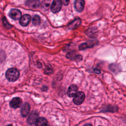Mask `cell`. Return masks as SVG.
Listing matches in <instances>:
<instances>
[{"instance_id": "cell-26", "label": "cell", "mask_w": 126, "mask_h": 126, "mask_svg": "<svg viewBox=\"0 0 126 126\" xmlns=\"http://www.w3.org/2000/svg\"><path fill=\"white\" fill-rule=\"evenodd\" d=\"M12 126V125H7V126Z\"/></svg>"}, {"instance_id": "cell-5", "label": "cell", "mask_w": 126, "mask_h": 126, "mask_svg": "<svg viewBox=\"0 0 126 126\" xmlns=\"http://www.w3.org/2000/svg\"><path fill=\"white\" fill-rule=\"evenodd\" d=\"M62 2L59 0H55L52 2L51 6V10L53 13L59 12L62 7Z\"/></svg>"}, {"instance_id": "cell-12", "label": "cell", "mask_w": 126, "mask_h": 126, "mask_svg": "<svg viewBox=\"0 0 126 126\" xmlns=\"http://www.w3.org/2000/svg\"><path fill=\"white\" fill-rule=\"evenodd\" d=\"M66 58L70 60H74L78 61H81L82 59V56L80 55H76L74 51H71L68 53L66 54Z\"/></svg>"}, {"instance_id": "cell-11", "label": "cell", "mask_w": 126, "mask_h": 126, "mask_svg": "<svg viewBox=\"0 0 126 126\" xmlns=\"http://www.w3.org/2000/svg\"><path fill=\"white\" fill-rule=\"evenodd\" d=\"M78 90V87L76 85H70L67 91V94L69 97H73L75 95L77 94V92Z\"/></svg>"}, {"instance_id": "cell-18", "label": "cell", "mask_w": 126, "mask_h": 126, "mask_svg": "<svg viewBox=\"0 0 126 126\" xmlns=\"http://www.w3.org/2000/svg\"><path fill=\"white\" fill-rule=\"evenodd\" d=\"M50 6V1L44 0L42 2L41 4V8L43 10L46 11L49 9Z\"/></svg>"}, {"instance_id": "cell-15", "label": "cell", "mask_w": 126, "mask_h": 126, "mask_svg": "<svg viewBox=\"0 0 126 126\" xmlns=\"http://www.w3.org/2000/svg\"><path fill=\"white\" fill-rule=\"evenodd\" d=\"M35 126H48V122L43 117L38 118L35 123Z\"/></svg>"}, {"instance_id": "cell-1", "label": "cell", "mask_w": 126, "mask_h": 126, "mask_svg": "<svg viewBox=\"0 0 126 126\" xmlns=\"http://www.w3.org/2000/svg\"><path fill=\"white\" fill-rule=\"evenodd\" d=\"M19 72L15 68L12 67L8 69L5 73L6 79L10 82L15 81L19 77Z\"/></svg>"}, {"instance_id": "cell-17", "label": "cell", "mask_w": 126, "mask_h": 126, "mask_svg": "<svg viewBox=\"0 0 126 126\" xmlns=\"http://www.w3.org/2000/svg\"><path fill=\"white\" fill-rule=\"evenodd\" d=\"M109 69L114 73H117L121 70V68L116 63L110 64L109 65Z\"/></svg>"}, {"instance_id": "cell-4", "label": "cell", "mask_w": 126, "mask_h": 126, "mask_svg": "<svg viewBox=\"0 0 126 126\" xmlns=\"http://www.w3.org/2000/svg\"><path fill=\"white\" fill-rule=\"evenodd\" d=\"M85 33L90 38H95L97 36L98 29L96 27H90L85 31Z\"/></svg>"}, {"instance_id": "cell-9", "label": "cell", "mask_w": 126, "mask_h": 126, "mask_svg": "<svg viewBox=\"0 0 126 126\" xmlns=\"http://www.w3.org/2000/svg\"><path fill=\"white\" fill-rule=\"evenodd\" d=\"M9 15L12 19L14 20H18L21 17V12L18 9H12L10 11Z\"/></svg>"}, {"instance_id": "cell-3", "label": "cell", "mask_w": 126, "mask_h": 126, "mask_svg": "<svg viewBox=\"0 0 126 126\" xmlns=\"http://www.w3.org/2000/svg\"><path fill=\"white\" fill-rule=\"evenodd\" d=\"M85 95L82 92H78L74 96L73 101L77 105H79L82 103L85 99Z\"/></svg>"}, {"instance_id": "cell-8", "label": "cell", "mask_w": 126, "mask_h": 126, "mask_svg": "<svg viewBox=\"0 0 126 126\" xmlns=\"http://www.w3.org/2000/svg\"><path fill=\"white\" fill-rule=\"evenodd\" d=\"M81 19L77 17L68 24V28L70 30H74V29H77L80 26V25H81Z\"/></svg>"}, {"instance_id": "cell-2", "label": "cell", "mask_w": 126, "mask_h": 126, "mask_svg": "<svg viewBox=\"0 0 126 126\" xmlns=\"http://www.w3.org/2000/svg\"><path fill=\"white\" fill-rule=\"evenodd\" d=\"M98 42V41L97 40H90L89 41H87L86 42H85L80 44L79 46V49L80 50H85L87 48H93L95 45L97 44Z\"/></svg>"}, {"instance_id": "cell-23", "label": "cell", "mask_w": 126, "mask_h": 126, "mask_svg": "<svg viewBox=\"0 0 126 126\" xmlns=\"http://www.w3.org/2000/svg\"><path fill=\"white\" fill-rule=\"evenodd\" d=\"M62 2H63V4H64L65 5H67L69 3V1L68 0H63Z\"/></svg>"}, {"instance_id": "cell-6", "label": "cell", "mask_w": 126, "mask_h": 126, "mask_svg": "<svg viewBox=\"0 0 126 126\" xmlns=\"http://www.w3.org/2000/svg\"><path fill=\"white\" fill-rule=\"evenodd\" d=\"M22 103V100L20 97H14L10 102L9 105L11 107L13 108H17L20 107Z\"/></svg>"}, {"instance_id": "cell-14", "label": "cell", "mask_w": 126, "mask_h": 126, "mask_svg": "<svg viewBox=\"0 0 126 126\" xmlns=\"http://www.w3.org/2000/svg\"><path fill=\"white\" fill-rule=\"evenodd\" d=\"M30 110V106L28 103H24L22 106L21 113L23 117H26L29 113Z\"/></svg>"}, {"instance_id": "cell-7", "label": "cell", "mask_w": 126, "mask_h": 126, "mask_svg": "<svg viewBox=\"0 0 126 126\" xmlns=\"http://www.w3.org/2000/svg\"><path fill=\"white\" fill-rule=\"evenodd\" d=\"M38 117V114L36 111H32L30 115L28 120L27 122L30 125H32L34 123H35L36 120Z\"/></svg>"}, {"instance_id": "cell-16", "label": "cell", "mask_w": 126, "mask_h": 126, "mask_svg": "<svg viewBox=\"0 0 126 126\" xmlns=\"http://www.w3.org/2000/svg\"><path fill=\"white\" fill-rule=\"evenodd\" d=\"M28 6L31 8H37L39 5V1L38 0H29L27 2Z\"/></svg>"}, {"instance_id": "cell-25", "label": "cell", "mask_w": 126, "mask_h": 126, "mask_svg": "<svg viewBox=\"0 0 126 126\" xmlns=\"http://www.w3.org/2000/svg\"><path fill=\"white\" fill-rule=\"evenodd\" d=\"M84 126H93L91 124H86Z\"/></svg>"}, {"instance_id": "cell-21", "label": "cell", "mask_w": 126, "mask_h": 126, "mask_svg": "<svg viewBox=\"0 0 126 126\" xmlns=\"http://www.w3.org/2000/svg\"><path fill=\"white\" fill-rule=\"evenodd\" d=\"M2 22H3V24L4 25V26L6 28V29H10L12 26L9 24V23L7 22L6 19L3 17L2 18Z\"/></svg>"}, {"instance_id": "cell-24", "label": "cell", "mask_w": 126, "mask_h": 126, "mask_svg": "<svg viewBox=\"0 0 126 126\" xmlns=\"http://www.w3.org/2000/svg\"><path fill=\"white\" fill-rule=\"evenodd\" d=\"M37 66L38 67H42V64H41V63H40V62H38V63H37Z\"/></svg>"}, {"instance_id": "cell-22", "label": "cell", "mask_w": 126, "mask_h": 126, "mask_svg": "<svg viewBox=\"0 0 126 126\" xmlns=\"http://www.w3.org/2000/svg\"><path fill=\"white\" fill-rule=\"evenodd\" d=\"M94 72H95L96 74H100L101 73L100 70L99 69H97V68L94 69Z\"/></svg>"}, {"instance_id": "cell-20", "label": "cell", "mask_w": 126, "mask_h": 126, "mask_svg": "<svg viewBox=\"0 0 126 126\" xmlns=\"http://www.w3.org/2000/svg\"><path fill=\"white\" fill-rule=\"evenodd\" d=\"M53 68L51 65L48 64L46 66L45 70H44V73L46 74H51L53 73Z\"/></svg>"}, {"instance_id": "cell-13", "label": "cell", "mask_w": 126, "mask_h": 126, "mask_svg": "<svg viewBox=\"0 0 126 126\" xmlns=\"http://www.w3.org/2000/svg\"><path fill=\"white\" fill-rule=\"evenodd\" d=\"M84 5L85 1L83 0H77L74 3L75 8L79 12H81L83 11L84 7Z\"/></svg>"}, {"instance_id": "cell-19", "label": "cell", "mask_w": 126, "mask_h": 126, "mask_svg": "<svg viewBox=\"0 0 126 126\" xmlns=\"http://www.w3.org/2000/svg\"><path fill=\"white\" fill-rule=\"evenodd\" d=\"M40 22V18L38 15H35L32 19V24L33 25L36 26L39 25Z\"/></svg>"}, {"instance_id": "cell-10", "label": "cell", "mask_w": 126, "mask_h": 126, "mask_svg": "<svg viewBox=\"0 0 126 126\" xmlns=\"http://www.w3.org/2000/svg\"><path fill=\"white\" fill-rule=\"evenodd\" d=\"M31 20V16L29 14L24 15L20 20V24L24 27L27 26Z\"/></svg>"}]
</instances>
